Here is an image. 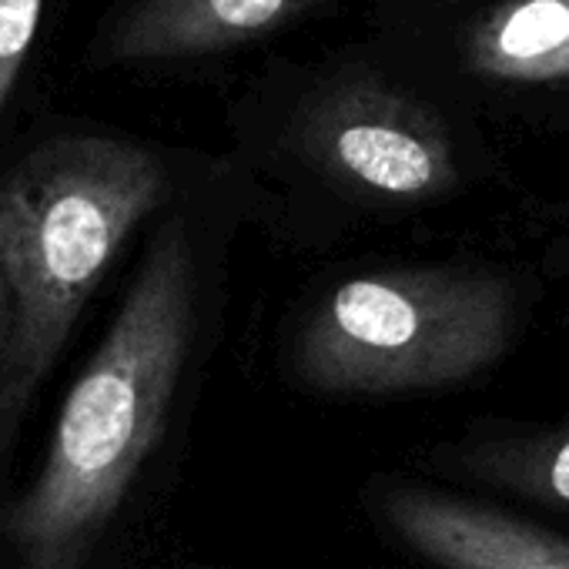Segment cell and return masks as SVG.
Masks as SVG:
<instances>
[{"instance_id":"cell-1","label":"cell","mask_w":569,"mask_h":569,"mask_svg":"<svg viewBox=\"0 0 569 569\" xmlns=\"http://www.w3.org/2000/svg\"><path fill=\"white\" fill-rule=\"evenodd\" d=\"M198 326V268L171 214L71 386L41 472L4 516L14 569H84L164 436Z\"/></svg>"},{"instance_id":"cell-2","label":"cell","mask_w":569,"mask_h":569,"mask_svg":"<svg viewBox=\"0 0 569 569\" xmlns=\"http://www.w3.org/2000/svg\"><path fill=\"white\" fill-rule=\"evenodd\" d=\"M168 194L171 174L158 151L88 121L38 128L0 168L14 419L61 359L121 244Z\"/></svg>"},{"instance_id":"cell-3","label":"cell","mask_w":569,"mask_h":569,"mask_svg":"<svg viewBox=\"0 0 569 569\" xmlns=\"http://www.w3.org/2000/svg\"><path fill=\"white\" fill-rule=\"evenodd\" d=\"M512 339V292L486 271L399 268L349 278L296 342V372L319 392L389 396L459 386Z\"/></svg>"},{"instance_id":"cell-4","label":"cell","mask_w":569,"mask_h":569,"mask_svg":"<svg viewBox=\"0 0 569 569\" xmlns=\"http://www.w3.org/2000/svg\"><path fill=\"white\" fill-rule=\"evenodd\" d=\"M306 141L332 174L382 198H432L456 181L452 144L439 118L376 81H352L326 94L309 114Z\"/></svg>"},{"instance_id":"cell-5","label":"cell","mask_w":569,"mask_h":569,"mask_svg":"<svg viewBox=\"0 0 569 569\" xmlns=\"http://www.w3.org/2000/svg\"><path fill=\"white\" fill-rule=\"evenodd\" d=\"M319 0H114L84 41L81 68L138 71L251 44Z\"/></svg>"},{"instance_id":"cell-6","label":"cell","mask_w":569,"mask_h":569,"mask_svg":"<svg viewBox=\"0 0 569 569\" xmlns=\"http://www.w3.org/2000/svg\"><path fill=\"white\" fill-rule=\"evenodd\" d=\"M382 519L442 569H569V542L499 509L416 486L382 492Z\"/></svg>"},{"instance_id":"cell-7","label":"cell","mask_w":569,"mask_h":569,"mask_svg":"<svg viewBox=\"0 0 569 569\" xmlns=\"http://www.w3.org/2000/svg\"><path fill=\"white\" fill-rule=\"evenodd\" d=\"M469 64L496 81H569V0H506L469 34Z\"/></svg>"},{"instance_id":"cell-8","label":"cell","mask_w":569,"mask_h":569,"mask_svg":"<svg viewBox=\"0 0 569 569\" xmlns=\"http://www.w3.org/2000/svg\"><path fill=\"white\" fill-rule=\"evenodd\" d=\"M44 14L48 0H0V121L21 94Z\"/></svg>"},{"instance_id":"cell-9","label":"cell","mask_w":569,"mask_h":569,"mask_svg":"<svg viewBox=\"0 0 569 569\" xmlns=\"http://www.w3.org/2000/svg\"><path fill=\"white\" fill-rule=\"evenodd\" d=\"M502 462H506L502 476L516 489L539 496L546 502L569 506V422L556 439H546V442H539L512 459H502Z\"/></svg>"},{"instance_id":"cell-10","label":"cell","mask_w":569,"mask_h":569,"mask_svg":"<svg viewBox=\"0 0 569 569\" xmlns=\"http://www.w3.org/2000/svg\"><path fill=\"white\" fill-rule=\"evenodd\" d=\"M11 342H14V306H11V284L4 274V258H0V436L18 422L11 412Z\"/></svg>"}]
</instances>
